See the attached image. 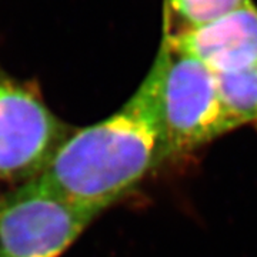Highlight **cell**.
<instances>
[{"label":"cell","mask_w":257,"mask_h":257,"mask_svg":"<svg viewBox=\"0 0 257 257\" xmlns=\"http://www.w3.org/2000/svg\"><path fill=\"white\" fill-rule=\"evenodd\" d=\"M165 162L162 80L155 60L127 101L109 117L74 130L39 177L101 214Z\"/></svg>","instance_id":"obj_1"},{"label":"cell","mask_w":257,"mask_h":257,"mask_svg":"<svg viewBox=\"0 0 257 257\" xmlns=\"http://www.w3.org/2000/svg\"><path fill=\"white\" fill-rule=\"evenodd\" d=\"M156 63L167 160L184 156L233 132L223 109L216 74L163 36Z\"/></svg>","instance_id":"obj_2"},{"label":"cell","mask_w":257,"mask_h":257,"mask_svg":"<svg viewBox=\"0 0 257 257\" xmlns=\"http://www.w3.org/2000/svg\"><path fill=\"white\" fill-rule=\"evenodd\" d=\"M97 216L42 177L18 184L0 194V257H60Z\"/></svg>","instance_id":"obj_3"},{"label":"cell","mask_w":257,"mask_h":257,"mask_svg":"<svg viewBox=\"0 0 257 257\" xmlns=\"http://www.w3.org/2000/svg\"><path fill=\"white\" fill-rule=\"evenodd\" d=\"M74 130L47 107L36 87L0 66V180L18 186L43 175Z\"/></svg>","instance_id":"obj_4"},{"label":"cell","mask_w":257,"mask_h":257,"mask_svg":"<svg viewBox=\"0 0 257 257\" xmlns=\"http://www.w3.org/2000/svg\"><path fill=\"white\" fill-rule=\"evenodd\" d=\"M163 36L214 74L257 66V9L253 5L183 35Z\"/></svg>","instance_id":"obj_5"},{"label":"cell","mask_w":257,"mask_h":257,"mask_svg":"<svg viewBox=\"0 0 257 257\" xmlns=\"http://www.w3.org/2000/svg\"><path fill=\"white\" fill-rule=\"evenodd\" d=\"M251 5V0H165V35L179 36Z\"/></svg>","instance_id":"obj_6"},{"label":"cell","mask_w":257,"mask_h":257,"mask_svg":"<svg viewBox=\"0 0 257 257\" xmlns=\"http://www.w3.org/2000/svg\"><path fill=\"white\" fill-rule=\"evenodd\" d=\"M223 109L233 130L257 121V66L216 74Z\"/></svg>","instance_id":"obj_7"}]
</instances>
